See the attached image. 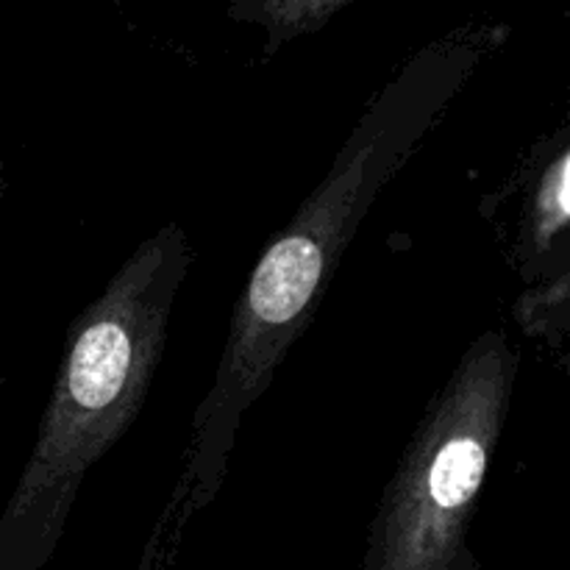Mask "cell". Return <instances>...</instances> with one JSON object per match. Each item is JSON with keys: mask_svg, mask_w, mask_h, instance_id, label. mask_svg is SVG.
<instances>
[{"mask_svg": "<svg viewBox=\"0 0 570 570\" xmlns=\"http://www.w3.org/2000/svg\"><path fill=\"white\" fill-rule=\"evenodd\" d=\"M504 33L468 22L417 50L367 104L315 193L259 256L234 304L212 387L193 415L173 495L189 512L220 495L245 415L309 328L362 220Z\"/></svg>", "mask_w": 570, "mask_h": 570, "instance_id": "cell-1", "label": "cell"}, {"mask_svg": "<svg viewBox=\"0 0 570 570\" xmlns=\"http://www.w3.org/2000/svg\"><path fill=\"white\" fill-rule=\"evenodd\" d=\"M189 267L187 232L165 223L72 321L33 449L0 515V570L50 560L87 473L148 401Z\"/></svg>", "mask_w": 570, "mask_h": 570, "instance_id": "cell-2", "label": "cell"}, {"mask_svg": "<svg viewBox=\"0 0 570 570\" xmlns=\"http://www.w3.org/2000/svg\"><path fill=\"white\" fill-rule=\"evenodd\" d=\"M521 356L479 334L434 395L390 479L365 570H468V523L504 434Z\"/></svg>", "mask_w": 570, "mask_h": 570, "instance_id": "cell-3", "label": "cell"}, {"mask_svg": "<svg viewBox=\"0 0 570 570\" xmlns=\"http://www.w3.org/2000/svg\"><path fill=\"white\" fill-rule=\"evenodd\" d=\"M570 150L562 142L554 159L543 167L534 187L532 206H529V223H527V239H523V273L529 278H549V265L554 254L560 259H568L566 250V234L570 223Z\"/></svg>", "mask_w": 570, "mask_h": 570, "instance_id": "cell-4", "label": "cell"}, {"mask_svg": "<svg viewBox=\"0 0 570 570\" xmlns=\"http://www.w3.org/2000/svg\"><path fill=\"white\" fill-rule=\"evenodd\" d=\"M232 20L265 33V53L273 56L293 39L315 33L354 0H223Z\"/></svg>", "mask_w": 570, "mask_h": 570, "instance_id": "cell-5", "label": "cell"}, {"mask_svg": "<svg viewBox=\"0 0 570 570\" xmlns=\"http://www.w3.org/2000/svg\"><path fill=\"white\" fill-rule=\"evenodd\" d=\"M6 187H9V178H6V170H3V165H0V200H3V195H6Z\"/></svg>", "mask_w": 570, "mask_h": 570, "instance_id": "cell-6", "label": "cell"}, {"mask_svg": "<svg viewBox=\"0 0 570 570\" xmlns=\"http://www.w3.org/2000/svg\"><path fill=\"white\" fill-rule=\"evenodd\" d=\"M3 390H6V379L3 373H0V410H3Z\"/></svg>", "mask_w": 570, "mask_h": 570, "instance_id": "cell-7", "label": "cell"}]
</instances>
